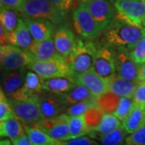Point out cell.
<instances>
[{
  "instance_id": "29",
  "label": "cell",
  "mask_w": 145,
  "mask_h": 145,
  "mask_svg": "<svg viewBox=\"0 0 145 145\" xmlns=\"http://www.w3.org/2000/svg\"><path fill=\"white\" fill-rule=\"evenodd\" d=\"M120 127H122V123L114 114L104 113L100 123L92 132H96L99 134H106Z\"/></svg>"
},
{
  "instance_id": "39",
  "label": "cell",
  "mask_w": 145,
  "mask_h": 145,
  "mask_svg": "<svg viewBox=\"0 0 145 145\" xmlns=\"http://www.w3.org/2000/svg\"><path fill=\"white\" fill-rule=\"evenodd\" d=\"M1 6L13 8L17 11H20L23 9L25 0H0Z\"/></svg>"
},
{
  "instance_id": "37",
  "label": "cell",
  "mask_w": 145,
  "mask_h": 145,
  "mask_svg": "<svg viewBox=\"0 0 145 145\" xmlns=\"http://www.w3.org/2000/svg\"><path fill=\"white\" fill-rule=\"evenodd\" d=\"M132 98L136 105L145 106V82H139Z\"/></svg>"
},
{
  "instance_id": "17",
  "label": "cell",
  "mask_w": 145,
  "mask_h": 145,
  "mask_svg": "<svg viewBox=\"0 0 145 145\" xmlns=\"http://www.w3.org/2000/svg\"><path fill=\"white\" fill-rule=\"evenodd\" d=\"M36 41L24 20L20 18L16 30L8 36V44L15 45L21 48L29 50L31 49Z\"/></svg>"
},
{
  "instance_id": "8",
  "label": "cell",
  "mask_w": 145,
  "mask_h": 145,
  "mask_svg": "<svg viewBox=\"0 0 145 145\" xmlns=\"http://www.w3.org/2000/svg\"><path fill=\"white\" fill-rule=\"evenodd\" d=\"M11 103L16 116L23 123L24 126L36 127L44 119L40 106L39 94L25 100L14 101Z\"/></svg>"
},
{
  "instance_id": "2",
  "label": "cell",
  "mask_w": 145,
  "mask_h": 145,
  "mask_svg": "<svg viewBox=\"0 0 145 145\" xmlns=\"http://www.w3.org/2000/svg\"><path fill=\"white\" fill-rule=\"evenodd\" d=\"M97 50L98 48L92 42L78 39L73 52L65 59L74 76L93 69Z\"/></svg>"
},
{
  "instance_id": "7",
  "label": "cell",
  "mask_w": 145,
  "mask_h": 145,
  "mask_svg": "<svg viewBox=\"0 0 145 145\" xmlns=\"http://www.w3.org/2000/svg\"><path fill=\"white\" fill-rule=\"evenodd\" d=\"M72 21L76 32L86 40L96 39L103 32L83 3H81L73 11Z\"/></svg>"
},
{
  "instance_id": "38",
  "label": "cell",
  "mask_w": 145,
  "mask_h": 145,
  "mask_svg": "<svg viewBox=\"0 0 145 145\" xmlns=\"http://www.w3.org/2000/svg\"><path fill=\"white\" fill-rule=\"evenodd\" d=\"M63 145H99L96 141L86 136H81L75 139L64 141Z\"/></svg>"
},
{
  "instance_id": "42",
  "label": "cell",
  "mask_w": 145,
  "mask_h": 145,
  "mask_svg": "<svg viewBox=\"0 0 145 145\" xmlns=\"http://www.w3.org/2000/svg\"><path fill=\"white\" fill-rule=\"evenodd\" d=\"M137 81L139 82H145V63L143 64V65H141V66H140V70H139Z\"/></svg>"
},
{
  "instance_id": "12",
  "label": "cell",
  "mask_w": 145,
  "mask_h": 145,
  "mask_svg": "<svg viewBox=\"0 0 145 145\" xmlns=\"http://www.w3.org/2000/svg\"><path fill=\"white\" fill-rule=\"evenodd\" d=\"M116 72L121 78L137 81L140 66L135 63L129 54V51L125 48H118L115 52Z\"/></svg>"
},
{
  "instance_id": "19",
  "label": "cell",
  "mask_w": 145,
  "mask_h": 145,
  "mask_svg": "<svg viewBox=\"0 0 145 145\" xmlns=\"http://www.w3.org/2000/svg\"><path fill=\"white\" fill-rule=\"evenodd\" d=\"M77 84L75 76L57 77L43 79V89L48 93L62 94L66 93Z\"/></svg>"
},
{
  "instance_id": "22",
  "label": "cell",
  "mask_w": 145,
  "mask_h": 145,
  "mask_svg": "<svg viewBox=\"0 0 145 145\" xmlns=\"http://www.w3.org/2000/svg\"><path fill=\"white\" fill-rule=\"evenodd\" d=\"M145 124V106L135 105L128 116L122 122L127 134H131Z\"/></svg>"
},
{
  "instance_id": "3",
  "label": "cell",
  "mask_w": 145,
  "mask_h": 145,
  "mask_svg": "<svg viewBox=\"0 0 145 145\" xmlns=\"http://www.w3.org/2000/svg\"><path fill=\"white\" fill-rule=\"evenodd\" d=\"M21 13L24 17L47 20L53 24H61L66 15L48 0H25Z\"/></svg>"
},
{
  "instance_id": "44",
  "label": "cell",
  "mask_w": 145,
  "mask_h": 145,
  "mask_svg": "<svg viewBox=\"0 0 145 145\" xmlns=\"http://www.w3.org/2000/svg\"><path fill=\"white\" fill-rule=\"evenodd\" d=\"M143 26L145 27V19H144V23H143Z\"/></svg>"
},
{
  "instance_id": "24",
  "label": "cell",
  "mask_w": 145,
  "mask_h": 145,
  "mask_svg": "<svg viewBox=\"0 0 145 145\" xmlns=\"http://www.w3.org/2000/svg\"><path fill=\"white\" fill-rule=\"evenodd\" d=\"M30 52L37 61H44L58 55L52 37L41 42H36Z\"/></svg>"
},
{
  "instance_id": "36",
  "label": "cell",
  "mask_w": 145,
  "mask_h": 145,
  "mask_svg": "<svg viewBox=\"0 0 145 145\" xmlns=\"http://www.w3.org/2000/svg\"><path fill=\"white\" fill-rule=\"evenodd\" d=\"M125 145H145V124L127 136Z\"/></svg>"
},
{
  "instance_id": "14",
  "label": "cell",
  "mask_w": 145,
  "mask_h": 145,
  "mask_svg": "<svg viewBox=\"0 0 145 145\" xmlns=\"http://www.w3.org/2000/svg\"><path fill=\"white\" fill-rule=\"evenodd\" d=\"M53 40L57 53L66 59L73 52L78 39L71 29L66 27H61L55 31Z\"/></svg>"
},
{
  "instance_id": "23",
  "label": "cell",
  "mask_w": 145,
  "mask_h": 145,
  "mask_svg": "<svg viewBox=\"0 0 145 145\" xmlns=\"http://www.w3.org/2000/svg\"><path fill=\"white\" fill-rule=\"evenodd\" d=\"M25 132L23 123L16 116L0 122V135L14 141Z\"/></svg>"
},
{
  "instance_id": "11",
  "label": "cell",
  "mask_w": 145,
  "mask_h": 145,
  "mask_svg": "<svg viewBox=\"0 0 145 145\" xmlns=\"http://www.w3.org/2000/svg\"><path fill=\"white\" fill-rule=\"evenodd\" d=\"M93 70L105 79H110L116 72L115 53L107 47H102L97 50Z\"/></svg>"
},
{
  "instance_id": "9",
  "label": "cell",
  "mask_w": 145,
  "mask_h": 145,
  "mask_svg": "<svg viewBox=\"0 0 145 145\" xmlns=\"http://www.w3.org/2000/svg\"><path fill=\"white\" fill-rule=\"evenodd\" d=\"M82 3H84L103 31L114 20L116 10L111 2L107 0H86Z\"/></svg>"
},
{
  "instance_id": "32",
  "label": "cell",
  "mask_w": 145,
  "mask_h": 145,
  "mask_svg": "<svg viewBox=\"0 0 145 145\" xmlns=\"http://www.w3.org/2000/svg\"><path fill=\"white\" fill-rule=\"evenodd\" d=\"M97 106L96 99L88 101H83L78 103L72 104L71 106H68L65 110V114L69 116H80L84 115L90 109Z\"/></svg>"
},
{
  "instance_id": "20",
  "label": "cell",
  "mask_w": 145,
  "mask_h": 145,
  "mask_svg": "<svg viewBox=\"0 0 145 145\" xmlns=\"http://www.w3.org/2000/svg\"><path fill=\"white\" fill-rule=\"evenodd\" d=\"M139 84L138 81H131L121 78L118 75L109 79V92L122 97H132Z\"/></svg>"
},
{
  "instance_id": "27",
  "label": "cell",
  "mask_w": 145,
  "mask_h": 145,
  "mask_svg": "<svg viewBox=\"0 0 145 145\" xmlns=\"http://www.w3.org/2000/svg\"><path fill=\"white\" fill-rule=\"evenodd\" d=\"M16 11L17 10L13 8L1 6V10H0L1 24H0V25L3 27L6 31L8 33V36L16 30V27L19 23L20 18H18V15H17Z\"/></svg>"
},
{
  "instance_id": "26",
  "label": "cell",
  "mask_w": 145,
  "mask_h": 145,
  "mask_svg": "<svg viewBox=\"0 0 145 145\" xmlns=\"http://www.w3.org/2000/svg\"><path fill=\"white\" fill-rule=\"evenodd\" d=\"M68 123L69 127L70 140L78 138L81 136H85L87 134H90L91 132L84 115H80V116L69 115Z\"/></svg>"
},
{
  "instance_id": "4",
  "label": "cell",
  "mask_w": 145,
  "mask_h": 145,
  "mask_svg": "<svg viewBox=\"0 0 145 145\" xmlns=\"http://www.w3.org/2000/svg\"><path fill=\"white\" fill-rule=\"evenodd\" d=\"M35 60L33 54L29 50L11 44L1 45L0 61L4 72L27 69Z\"/></svg>"
},
{
  "instance_id": "43",
  "label": "cell",
  "mask_w": 145,
  "mask_h": 145,
  "mask_svg": "<svg viewBox=\"0 0 145 145\" xmlns=\"http://www.w3.org/2000/svg\"><path fill=\"white\" fill-rule=\"evenodd\" d=\"M0 145H13V144L12 141L10 142V140L9 139H3L0 141Z\"/></svg>"
},
{
  "instance_id": "18",
  "label": "cell",
  "mask_w": 145,
  "mask_h": 145,
  "mask_svg": "<svg viewBox=\"0 0 145 145\" xmlns=\"http://www.w3.org/2000/svg\"><path fill=\"white\" fill-rule=\"evenodd\" d=\"M24 21L31 31V36L36 42H41L52 37L54 24L52 22L30 17H24Z\"/></svg>"
},
{
  "instance_id": "5",
  "label": "cell",
  "mask_w": 145,
  "mask_h": 145,
  "mask_svg": "<svg viewBox=\"0 0 145 145\" xmlns=\"http://www.w3.org/2000/svg\"><path fill=\"white\" fill-rule=\"evenodd\" d=\"M115 8V19L132 25L144 27L145 0H110Z\"/></svg>"
},
{
  "instance_id": "13",
  "label": "cell",
  "mask_w": 145,
  "mask_h": 145,
  "mask_svg": "<svg viewBox=\"0 0 145 145\" xmlns=\"http://www.w3.org/2000/svg\"><path fill=\"white\" fill-rule=\"evenodd\" d=\"M77 82L85 86L96 99L109 92V80L99 76L93 69L75 76Z\"/></svg>"
},
{
  "instance_id": "1",
  "label": "cell",
  "mask_w": 145,
  "mask_h": 145,
  "mask_svg": "<svg viewBox=\"0 0 145 145\" xmlns=\"http://www.w3.org/2000/svg\"><path fill=\"white\" fill-rule=\"evenodd\" d=\"M144 32L145 27L135 26L114 19L106 29V40L110 45L130 51L144 36Z\"/></svg>"
},
{
  "instance_id": "10",
  "label": "cell",
  "mask_w": 145,
  "mask_h": 145,
  "mask_svg": "<svg viewBox=\"0 0 145 145\" xmlns=\"http://www.w3.org/2000/svg\"><path fill=\"white\" fill-rule=\"evenodd\" d=\"M68 119L69 115L64 113L55 118L43 119L36 127L45 131L55 140L66 141L70 140Z\"/></svg>"
},
{
  "instance_id": "41",
  "label": "cell",
  "mask_w": 145,
  "mask_h": 145,
  "mask_svg": "<svg viewBox=\"0 0 145 145\" xmlns=\"http://www.w3.org/2000/svg\"><path fill=\"white\" fill-rule=\"evenodd\" d=\"M13 145H33L31 141L29 139L28 135L26 133H24L23 135H21L20 137H19L16 140L12 141Z\"/></svg>"
},
{
  "instance_id": "34",
  "label": "cell",
  "mask_w": 145,
  "mask_h": 145,
  "mask_svg": "<svg viewBox=\"0 0 145 145\" xmlns=\"http://www.w3.org/2000/svg\"><path fill=\"white\" fill-rule=\"evenodd\" d=\"M129 54L132 60L138 65L145 63V32L139 41L135 44L129 51Z\"/></svg>"
},
{
  "instance_id": "25",
  "label": "cell",
  "mask_w": 145,
  "mask_h": 145,
  "mask_svg": "<svg viewBox=\"0 0 145 145\" xmlns=\"http://www.w3.org/2000/svg\"><path fill=\"white\" fill-rule=\"evenodd\" d=\"M24 129L33 145H63L64 141L53 139L45 131L36 127L24 126Z\"/></svg>"
},
{
  "instance_id": "35",
  "label": "cell",
  "mask_w": 145,
  "mask_h": 145,
  "mask_svg": "<svg viewBox=\"0 0 145 145\" xmlns=\"http://www.w3.org/2000/svg\"><path fill=\"white\" fill-rule=\"evenodd\" d=\"M103 111L100 108H99L98 106H96L92 109H90L89 111H87L86 114H84L86 121L89 128L91 132L99 125L101 119L103 118Z\"/></svg>"
},
{
  "instance_id": "15",
  "label": "cell",
  "mask_w": 145,
  "mask_h": 145,
  "mask_svg": "<svg viewBox=\"0 0 145 145\" xmlns=\"http://www.w3.org/2000/svg\"><path fill=\"white\" fill-rule=\"evenodd\" d=\"M26 73L27 69L4 72L2 79L1 89L10 100L13 99L16 93L23 89Z\"/></svg>"
},
{
  "instance_id": "33",
  "label": "cell",
  "mask_w": 145,
  "mask_h": 145,
  "mask_svg": "<svg viewBox=\"0 0 145 145\" xmlns=\"http://www.w3.org/2000/svg\"><path fill=\"white\" fill-rule=\"evenodd\" d=\"M12 103L4 92L0 90V122L15 117Z\"/></svg>"
},
{
  "instance_id": "30",
  "label": "cell",
  "mask_w": 145,
  "mask_h": 145,
  "mask_svg": "<svg viewBox=\"0 0 145 145\" xmlns=\"http://www.w3.org/2000/svg\"><path fill=\"white\" fill-rule=\"evenodd\" d=\"M24 87L31 95H37L44 90L43 79L33 70L27 71Z\"/></svg>"
},
{
  "instance_id": "16",
  "label": "cell",
  "mask_w": 145,
  "mask_h": 145,
  "mask_svg": "<svg viewBox=\"0 0 145 145\" xmlns=\"http://www.w3.org/2000/svg\"><path fill=\"white\" fill-rule=\"evenodd\" d=\"M40 106L44 119H52L61 114L66 106L63 103L60 95L55 93L39 94Z\"/></svg>"
},
{
  "instance_id": "21",
  "label": "cell",
  "mask_w": 145,
  "mask_h": 145,
  "mask_svg": "<svg viewBox=\"0 0 145 145\" xmlns=\"http://www.w3.org/2000/svg\"><path fill=\"white\" fill-rule=\"evenodd\" d=\"M60 98L66 107L80 102L96 99L85 86L78 82L70 90L66 93L60 94Z\"/></svg>"
},
{
  "instance_id": "45",
  "label": "cell",
  "mask_w": 145,
  "mask_h": 145,
  "mask_svg": "<svg viewBox=\"0 0 145 145\" xmlns=\"http://www.w3.org/2000/svg\"><path fill=\"white\" fill-rule=\"evenodd\" d=\"M81 1H82V2H84V1H86V0H81Z\"/></svg>"
},
{
  "instance_id": "40",
  "label": "cell",
  "mask_w": 145,
  "mask_h": 145,
  "mask_svg": "<svg viewBox=\"0 0 145 145\" xmlns=\"http://www.w3.org/2000/svg\"><path fill=\"white\" fill-rule=\"evenodd\" d=\"M51 2L54 6H56L58 9L67 13V11L71 7L72 3V0H48Z\"/></svg>"
},
{
  "instance_id": "31",
  "label": "cell",
  "mask_w": 145,
  "mask_h": 145,
  "mask_svg": "<svg viewBox=\"0 0 145 145\" xmlns=\"http://www.w3.org/2000/svg\"><path fill=\"white\" fill-rule=\"evenodd\" d=\"M135 105L136 104L132 97H122L119 99L117 108L114 110L113 114L121 122H123L131 112V110L134 109Z\"/></svg>"
},
{
  "instance_id": "28",
  "label": "cell",
  "mask_w": 145,
  "mask_h": 145,
  "mask_svg": "<svg viewBox=\"0 0 145 145\" xmlns=\"http://www.w3.org/2000/svg\"><path fill=\"white\" fill-rule=\"evenodd\" d=\"M126 134L127 132L123 127H120L106 134L98 133L97 139L103 145H124L127 138Z\"/></svg>"
},
{
  "instance_id": "6",
  "label": "cell",
  "mask_w": 145,
  "mask_h": 145,
  "mask_svg": "<svg viewBox=\"0 0 145 145\" xmlns=\"http://www.w3.org/2000/svg\"><path fill=\"white\" fill-rule=\"evenodd\" d=\"M28 68L42 79L74 76L66 60L59 54L44 61L35 60Z\"/></svg>"
}]
</instances>
